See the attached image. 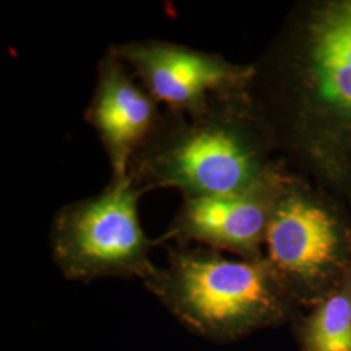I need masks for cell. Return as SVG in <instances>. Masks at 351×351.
<instances>
[{
	"instance_id": "obj_1",
	"label": "cell",
	"mask_w": 351,
	"mask_h": 351,
	"mask_svg": "<svg viewBox=\"0 0 351 351\" xmlns=\"http://www.w3.org/2000/svg\"><path fill=\"white\" fill-rule=\"evenodd\" d=\"M251 65L277 156L351 213V0L298 1Z\"/></svg>"
},
{
	"instance_id": "obj_2",
	"label": "cell",
	"mask_w": 351,
	"mask_h": 351,
	"mask_svg": "<svg viewBox=\"0 0 351 351\" xmlns=\"http://www.w3.org/2000/svg\"><path fill=\"white\" fill-rule=\"evenodd\" d=\"M287 167L247 88L213 98L201 112L164 110L128 177L143 194L177 189L182 198L207 197L259 188Z\"/></svg>"
},
{
	"instance_id": "obj_3",
	"label": "cell",
	"mask_w": 351,
	"mask_h": 351,
	"mask_svg": "<svg viewBox=\"0 0 351 351\" xmlns=\"http://www.w3.org/2000/svg\"><path fill=\"white\" fill-rule=\"evenodd\" d=\"M142 282L184 326L216 342L293 323L303 313L264 258L176 246Z\"/></svg>"
},
{
	"instance_id": "obj_4",
	"label": "cell",
	"mask_w": 351,
	"mask_h": 351,
	"mask_svg": "<svg viewBox=\"0 0 351 351\" xmlns=\"http://www.w3.org/2000/svg\"><path fill=\"white\" fill-rule=\"evenodd\" d=\"M264 259L302 310L323 301L351 276V213L294 172L277 195Z\"/></svg>"
},
{
	"instance_id": "obj_5",
	"label": "cell",
	"mask_w": 351,
	"mask_h": 351,
	"mask_svg": "<svg viewBox=\"0 0 351 351\" xmlns=\"http://www.w3.org/2000/svg\"><path fill=\"white\" fill-rule=\"evenodd\" d=\"M142 195L129 177L111 178L98 194L66 203L56 213L51 254L65 278H147L156 267L151 251L158 242L147 237L141 223Z\"/></svg>"
},
{
	"instance_id": "obj_6",
	"label": "cell",
	"mask_w": 351,
	"mask_h": 351,
	"mask_svg": "<svg viewBox=\"0 0 351 351\" xmlns=\"http://www.w3.org/2000/svg\"><path fill=\"white\" fill-rule=\"evenodd\" d=\"M163 110L193 114L213 98L250 86L252 65L160 39L129 40L108 49Z\"/></svg>"
},
{
	"instance_id": "obj_7",
	"label": "cell",
	"mask_w": 351,
	"mask_h": 351,
	"mask_svg": "<svg viewBox=\"0 0 351 351\" xmlns=\"http://www.w3.org/2000/svg\"><path fill=\"white\" fill-rule=\"evenodd\" d=\"M288 167L259 188L239 194L185 197L158 246H201L242 259L264 258L272 210Z\"/></svg>"
},
{
	"instance_id": "obj_8",
	"label": "cell",
	"mask_w": 351,
	"mask_h": 351,
	"mask_svg": "<svg viewBox=\"0 0 351 351\" xmlns=\"http://www.w3.org/2000/svg\"><path fill=\"white\" fill-rule=\"evenodd\" d=\"M163 111L125 64L106 51L84 119L101 141L112 180L128 177L134 155L159 125Z\"/></svg>"
},
{
	"instance_id": "obj_9",
	"label": "cell",
	"mask_w": 351,
	"mask_h": 351,
	"mask_svg": "<svg viewBox=\"0 0 351 351\" xmlns=\"http://www.w3.org/2000/svg\"><path fill=\"white\" fill-rule=\"evenodd\" d=\"M291 324L300 351H351V276Z\"/></svg>"
}]
</instances>
